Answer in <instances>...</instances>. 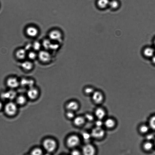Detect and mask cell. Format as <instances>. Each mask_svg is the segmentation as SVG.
Wrapping results in <instances>:
<instances>
[{"label":"cell","mask_w":155,"mask_h":155,"mask_svg":"<svg viewBox=\"0 0 155 155\" xmlns=\"http://www.w3.org/2000/svg\"><path fill=\"white\" fill-rule=\"evenodd\" d=\"M43 148L48 152H53L57 147V143L55 140L51 138L46 139L43 143Z\"/></svg>","instance_id":"6da1fadb"},{"label":"cell","mask_w":155,"mask_h":155,"mask_svg":"<svg viewBox=\"0 0 155 155\" xmlns=\"http://www.w3.org/2000/svg\"><path fill=\"white\" fill-rule=\"evenodd\" d=\"M38 58L42 63H47L51 62L52 56L48 50H40L38 53Z\"/></svg>","instance_id":"7a4b0ae2"},{"label":"cell","mask_w":155,"mask_h":155,"mask_svg":"<svg viewBox=\"0 0 155 155\" xmlns=\"http://www.w3.org/2000/svg\"><path fill=\"white\" fill-rule=\"evenodd\" d=\"M90 133L92 138L97 139H100L105 136L106 132L102 127H95L92 129Z\"/></svg>","instance_id":"3957f363"},{"label":"cell","mask_w":155,"mask_h":155,"mask_svg":"<svg viewBox=\"0 0 155 155\" xmlns=\"http://www.w3.org/2000/svg\"><path fill=\"white\" fill-rule=\"evenodd\" d=\"M62 35L61 32L58 30H53L49 34V38L52 41L59 43L62 41Z\"/></svg>","instance_id":"277c9868"},{"label":"cell","mask_w":155,"mask_h":155,"mask_svg":"<svg viewBox=\"0 0 155 155\" xmlns=\"http://www.w3.org/2000/svg\"><path fill=\"white\" fill-rule=\"evenodd\" d=\"M80 143L79 137L76 135H72L67 138L66 144L70 148H74L78 146Z\"/></svg>","instance_id":"5b68a950"},{"label":"cell","mask_w":155,"mask_h":155,"mask_svg":"<svg viewBox=\"0 0 155 155\" xmlns=\"http://www.w3.org/2000/svg\"><path fill=\"white\" fill-rule=\"evenodd\" d=\"M6 83L8 87L14 89L20 85V80L15 76H11L7 78Z\"/></svg>","instance_id":"8992f818"},{"label":"cell","mask_w":155,"mask_h":155,"mask_svg":"<svg viewBox=\"0 0 155 155\" xmlns=\"http://www.w3.org/2000/svg\"><path fill=\"white\" fill-rule=\"evenodd\" d=\"M5 111L8 115L12 116L17 112V110L16 104L12 102L8 103L5 107Z\"/></svg>","instance_id":"52a82bcc"},{"label":"cell","mask_w":155,"mask_h":155,"mask_svg":"<svg viewBox=\"0 0 155 155\" xmlns=\"http://www.w3.org/2000/svg\"><path fill=\"white\" fill-rule=\"evenodd\" d=\"M92 99L96 104H99L103 102L104 96L103 93L99 91H96L92 94Z\"/></svg>","instance_id":"ba28073f"},{"label":"cell","mask_w":155,"mask_h":155,"mask_svg":"<svg viewBox=\"0 0 155 155\" xmlns=\"http://www.w3.org/2000/svg\"><path fill=\"white\" fill-rule=\"evenodd\" d=\"M82 153L85 155H94L96 152V148L91 144H87L84 145L82 150Z\"/></svg>","instance_id":"9c48e42d"},{"label":"cell","mask_w":155,"mask_h":155,"mask_svg":"<svg viewBox=\"0 0 155 155\" xmlns=\"http://www.w3.org/2000/svg\"><path fill=\"white\" fill-rule=\"evenodd\" d=\"M27 53L25 48H20L16 51L15 56L17 59L23 61L27 57Z\"/></svg>","instance_id":"30bf717a"},{"label":"cell","mask_w":155,"mask_h":155,"mask_svg":"<svg viewBox=\"0 0 155 155\" xmlns=\"http://www.w3.org/2000/svg\"><path fill=\"white\" fill-rule=\"evenodd\" d=\"M39 94V92L37 88L35 87L29 88L27 92V95L29 99L32 100L37 98Z\"/></svg>","instance_id":"8fae6325"},{"label":"cell","mask_w":155,"mask_h":155,"mask_svg":"<svg viewBox=\"0 0 155 155\" xmlns=\"http://www.w3.org/2000/svg\"><path fill=\"white\" fill-rule=\"evenodd\" d=\"M21 66L22 69L25 71H29L33 69L34 65L33 62L31 60H25L22 62Z\"/></svg>","instance_id":"7c38bea8"},{"label":"cell","mask_w":155,"mask_h":155,"mask_svg":"<svg viewBox=\"0 0 155 155\" xmlns=\"http://www.w3.org/2000/svg\"><path fill=\"white\" fill-rule=\"evenodd\" d=\"M94 114L97 119L103 120L105 118L106 116V112L104 108L98 107L96 109Z\"/></svg>","instance_id":"4fadbf2b"},{"label":"cell","mask_w":155,"mask_h":155,"mask_svg":"<svg viewBox=\"0 0 155 155\" xmlns=\"http://www.w3.org/2000/svg\"><path fill=\"white\" fill-rule=\"evenodd\" d=\"M26 32L28 37H37L39 34V31L37 28L33 26L28 27L26 29Z\"/></svg>","instance_id":"5bb4252c"},{"label":"cell","mask_w":155,"mask_h":155,"mask_svg":"<svg viewBox=\"0 0 155 155\" xmlns=\"http://www.w3.org/2000/svg\"><path fill=\"white\" fill-rule=\"evenodd\" d=\"M104 122V126L108 129L113 128L115 127L116 124V120L112 118L106 119Z\"/></svg>","instance_id":"9a60e30c"},{"label":"cell","mask_w":155,"mask_h":155,"mask_svg":"<svg viewBox=\"0 0 155 155\" xmlns=\"http://www.w3.org/2000/svg\"><path fill=\"white\" fill-rule=\"evenodd\" d=\"M79 107V104L75 101H70L68 102L66 106V108L68 111L74 112L78 110Z\"/></svg>","instance_id":"2e32d148"},{"label":"cell","mask_w":155,"mask_h":155,"mask_svg":"<svg viewBox=\"0 0 155 155\" xmlns=\"http://www.w3.org/2000/svg\"><path fill=\"white\" fill-rule=\"evenodd\" d=\"M155 51L151 47H147L143 51V54L145 57L147 58L152 57L154 56Z\"/></svg>","instance_id":"e0dca14e"},{"label":"cell","mask_w":155,"mask_h":155,"mask_svg":"<svg viewBox=\"0 0 155 155\" xmlns=\"http://www.w3.org/2000/svg\"><path fill=\"white\" fill-rule=\"evenodd\" d=\"M86 119L84 117L79 116L74 118V123L77 126H83L85 123Z\"/></svg>","instance_id":"ac0fdd59"},{"label":"cell","mask_w":155,"mask_h":155,"mask_svg":"<svg viewBox=\"0 0 155 155\" xmlns=\"http://www.w3.org/2000/svg\"><path fill=\"white\" fill-rule=\"evenodd\" d=\"M110 0H98L97 5L101 9H104L108 7Z\"/></svg>","instance_id":"d6986e66"},{"label":"cell","mask_w":155,"mask_h":155,"mask_svg":"<svg viewBox=\"0 0 155 155\" xmlns=\"http://www.w3.org/2000/svg\"><path fill=\"white\" fill-rule=\"evenodd\" d=\"M154 146V144L150 141H146L142 145V148L146 152H149L152 150Z\"/></svg>","instance_id":"ffe728a7"},{"label":"cell","mask_w":155,"mask_h":155,"mask_svg":"<svg viewBox=\"0 0 155 155\" xmlns=\"http://www.w3.org/2000/svg\"><path fill=\"white\" fill-rule=\"evenodd\" d=\"M150 128L148 124H142L139 127V132L142 134H146L148 133Z\"/></svg>","instance_id":"44dd1931"},{"label":"cell","mask_w":155,"mask_h":155,"mask_svg":"<svg viewBox=\"0 0 155 155\" xmlns=\"http://www.w3.org/2000/svg\"><path fill=\"white\" fill-rule=\"evenodd\" d=\"M120 3L118 0H110L109 7L112 10L118 9L120 7Z\"/></svg>","instance_id":"7402d4cb"},{"label":"cell","mask_w":155,"mask_h":155,"mask_svg":"<svg viewBox=\"0 0 155 155\" xmlns=\"http://www.w3.org/2000/svg\"><path fill=\"white\" fill-rule=\"evenodd\" d=\"M27 58L28 59L33 61L38 58V53L34 50L29 51L27 53Z\"/></svg>","instance_id":"603a6c76"},{"label":"cell","mask_w":155,"mask_h":155,"mask_svg":"<svg viewBox=\"0 0 155 155\" xmlns=\"http://www.w3.org/2000/svg\"><path fill=\"white\" fill-rule=\"evenodd\" d=\"M52 42V41L49 38L44 39L42 43V46L44 47L45 50L49 51Z\"/></svg>","instance_id":"cb8c5ba5"},{"label":"cell","mask_w":155,"mask_h":155,"mask_svg":"<svg viewBox=\"0 0 155 155\" xmlns=\"http://www.w3.org/2000/svg\"><path fill=\"white\" fill-rule=\"evenodd\" d=\"M42 44L38 41H35L32 44V48L35 51H39L42 47Z\"/></svg>","instance_id":"d4e9b609"},{"label":"cell","mask_w":155,"mask_h":155,"mask_svg":"<svg viewBox=\"0 0 155 155\" xmlns=\"http://www.w3.org/2000/svg\"><path fill=\"white\" fill-rule=\"evenodd\" d=\"M148 124L150 129L155 130V116H152L150 118Z\"/></svg>","instance_id":"484cf974"},{"label":"cell","mask_w":155,"mask_h":155,"mask_svg":"<svg viewBox=\"0 0 155 155\" xmlns=\"http://www.w3.org/2000/svg\"><path fill=\"white\" fill-rule=\"evenodd\" d=\"M26 101V99L24 96H18L16 99V102L19 105H23L24 104Z\"/></svg>","instance_id":"4316f807"},{"label":"cell","mask_w":155,"mask_h":155,"mask_svg":"<svg viewBox=\"0 0 155 155\" xmlns=\"http://www.w3.org/2000/svg\"><path fill=\"white\" fill-rule=\"evenodd\" d=\"M31 153L33 155H41L43 154V151L41 148H37L32 150Z\"/></svg>","instance_id":"83f0119b"},{"label":"cell","mask_w":155,"mask_h":155,"mask_svg":"<svg viewBox=\"0 0 155 155\" xmlns=\"http://www.w3.org/2000/svg\"><path fill=\"white\" fill-rule=\"evenodd\" d=\"M84 93L87 95H92L94 92L95 91L94 88L92 87H86L84 89Z\"/></svg>","instance_id":"f1b7e54d"},{"label":"cell","mask_w":155,"mask_h":155,"mask_svg":"<svg viewBox=\"0 0 155 155\" xmlns=\"http://www.w3.org/2000/svg\"><path fill=\"white\" fill-rule=\"evenodd\" d=\"M86 120L88 121L91 122L93 121L94 119V117L92 114L90 113H87L85 114L84 117Z\"/></svg>","instance_id":"f546056e"},{"label":"cell","mask_w":155,"mask_h":155,"mask_svg":"<svg viewBox=\"0 0 155 155\" xmlns=\"http://www.w3.org/2000/svg\"><path fill=\"white\" fill-rule=\"evenodd\" d=\"M95 127H102L104 126V122L102 120L97 119L95 122Z\"/></svg>","instance_id":"4dcf8cb0"},{"label":"cell","mask_w":155,"mask_h":155,"mask_svg":"<svg viewBox=\"0 0 155 155\" xmlns=\"http://www.w3.org/2000/svg\"><path fill=\"white\" fill-rule=\"evenodd\" d=\"M66 116L69 119H72L74 118L75 116L74 112L68 111L66 113Z\"/></svg>","instance_id":"1f68e13d"},{"label":"cell","mask_w":155,"mask_h":155,"mask_svg":"<svg viewBox=\"0 0 155 155\" xmlns=\"http://www.w3.org/2000/svg\"><path fill=\"white\" fill-rule=\"evenodd\" d=\"M146 135V141H151L154 139V134L152 133H148Z\"/></svg>","instance_id":"d6a6232c"},{"label":"cell","mask_w":155,"mask_h":155,"mask_svg":"<svg viewBox=\"0 0 155 155\" xmlns=\"http://www.w3.org/2000/svg\"><path fill=\"white\" fill-rule=\"evenodd\" d=\"M83 138L86 141H89L92 137L91 135L90 134L88 133H84L83 134Z\"/></svg>","instance_id":"836d02e7"},{"label":"cell","mask_w":155,"mask_h":155,"mask_svg":"<svg viewBox=\"0 0 155 155\" xmlns=\"http://www.w3.org/2000/svg\"><path fill=\"white\" fill-rule=\"evenodd\" d=\"M81 153L79 151L77 150H74L71 152V154L73 155H79Z\"/></svg>","instance_id":"e575fe53"},{"label":"cell","mask_w":155,"mask_h":155,"mask_svg":"<svg viewBox=\"0 0 155 155\" xmlns=\"http://www.w3.org/2000/svg\"><path fill=\"white\" fill-rule=\"evenodd\" d=\"M152 61L153 63L155 65V56L154 55L152 57Z\"/></svg>","instance_id":"d590c367"},{"label":"cell","mask_w":155,"mask_h":155,"mask_svg":"<svg viewBox=\"0 0 155 155\" xmlns=\"http://www.w3.org/2000/svg\"><path fill=\"white\" fill-rule=\"evenodd\" d=\"M3 107V104L1 102H0V110Z\"/></svg>","instance_id":"8d00e7d4"},{"label":"cell","mask_w":155,"mask_h":155,"mask_svg":"<svg viewBox=\"0 0 155 155\" xmlns=\"http://www.w3.org/2000/svg\"><path fill=\"white\" fill-rule=\"evenodd\" d=\"M154 45L155 47V39L154 40Z\"/></svg>","instance_id":"74e56055"},{"label":"cell","mask_w":155,"mask_h":155,"mask_svg":"<svg viewBox=\"0 0 155 155\" xmlns=\"http://www.w3.org/2000/svg\"><path fill=\"white\" fill-rule=\"evenodd\" d=\"M154 146H155V139L154 140Z\"/></svg>","instance_id":"f35d334b"}]
</instances>
